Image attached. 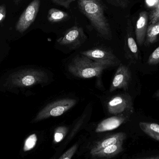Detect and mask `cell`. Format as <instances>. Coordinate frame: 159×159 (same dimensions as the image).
I'll return each mask as SVG.
<instances>
[{
  "label": "cell",
  "instance_id": "27",
  "mask_svg": "<svg viewBox=\"0 0 159 159\" xmlns=\"http://www.w3.org/2000/svg\"><path fill=\"white\" fill-rule=\"evenodd\" d=\"M154 97H155L156 98H157V99H159V90L157 91V92L155 93V94H154Z\"/></svg>",
  "mask_w": 159,
  "mask_h": 159
},
{
  "label": "cell",
  "instance_id": "17",
  "mask_svg": "<svg viewBox=\"0 0 159 159\" xmlns=\"http://www.w3.org/2000/svg\"><path fill=\"white\" fill-rule=\"evenodd\" d=\"M70 15L67 12L56 8H51L48 10V20L51 23L62 22L68 19Z\"/></svg>",
  "mask_w": 159,
  "mask_h": 159
},
{
  "label": "cell",
  "instance_id": "1",
  "mask_svg": "<svg viewBox=\"0 0 159 159\" xmlns=\"http://www.w3.org/2000/svg\"><path fill=\"white\" fill-rule=\"evenodd\" d=\"M80 11L89 20L97 33L107 40L112 39L110 24L104 15L105 7L101 0H78Z\"/></svg>",
  "mask_w": 159,
  "mask_h": 159
},
{
  "label": "cell",
  "instance_id": "11",
  "mask_svg": "<svg viewBox=\"0 0 159 159\" xmlns=\"http://www.w3.org/2000/svg\"><path fill=\"white\" fill-rule=\"evenodd\" d=\"M149 25V14L143 11L139 13L134 28V34L137 44L140 46L144 45L148 27Z\"/></svg>",
  "mask_w": 159,
  "mask_h": 159
},
{
  "label": "cell",
  "instance_id": "19",
  "mask_svg": "<svg viewBox=\"0 0 159 159\" xmlns=\"http://www.w3.org/2000/svg\"><path fill=\"white\" fill-rule=\"evenodd\" d=\"M37 137L35 134H33L29 136L25 140L23 150L24 151H30L35 147L37 143Z\"/></svg>",
  "mask_w": 159,
  "mask_h": 159
},
{
  "label": "cell",
  "instance_id": "13",
  "mask_svg": "<svg viewBox=\"0 0 159 159\" xmlns=\"http://www.w3.org/2000/svg\"><path fill=\"white\" fill-rule=\"evenodd\" d=\"M126 138V134L124 133H118L105 137L102 140L95 143L91 150V155L111 145L123 143Z\"/></svg>",
  "mask_w": 159,
  "mask_h": 159
},
{
  "label": "cell",
  "instance_id": "20",
  "mask_svg": "<svg viewBox=\"0 0 159 159\" xmlns=\"http://www.w3.org/2000/svg\"><path fill=\"white\" fill-rule=\"evenodd\" d=\"M159 21V2L149 14V24Z\"/></svg>",
  "mask_w": 159,
  "mask_h": 159
},
{
  "label": "cell",
  "instance_id": "7",
  "mask_svg": "<svg viewBox=\"0 0 159 159\" xmlns=\"http://www.w3.org/2000/svg\"><path fill=\"white\" fill-rule=\"evenodd\" d=\"M108 113L114 115L134 113L132 99L128 93L118 94L112 97L107 104Z\"/></svg>",
  "mask_w": 159,
  "mask_h": 159
},
{
  "label": "cell",
  "instance_id": "12",
  "mask_svg": "<svg viewBox=\"0 0 159 159\" xmlns=\"http://www.w3.org/2000/svg\"><path fill=\"white\" fill-rule=\"evenodd\" d=\"M130 114L116 115L108 118L100 122L95 129L96 132L101 133L113 130L127 122L129 118Z\"/></svg>",
  "mask_w": 159,
  "mask_h": 159
},
{
  "label": "cell",
  "instance_id": "6",
  "mask_svg": "<svg viewBox=\"0 0 159 159\" xmlns=\"http://www.w3.org/2000/svg\"><path fill=\"white\" fill-rule=\"evenodd\" d=\"M87 36L80 26H74L67 30L57 42L63 46L75 50L80 47L86 41Z\"/></svg>",
  "mask_w": 159,
  "mask_h": 159
},
{
  "label": "cell",
  "instance_id": "25",
  "mask_svg": "<svg viewBox=\"0 0 159 159\" xmlns=\"http://www.w3.org/2000/svg\"><path fill=\"white\" fill-rule=\"evenodd\" d=\"M6 8L4 4L0 6V23L4 20L6 16Z\"/></svg>",
  "mask_w": 159,
  "mask_h": 159
},
{
  "label": "cell",
  "instance_id": "16",
  "mask_svg": "<svg viewBox=\"0 0 159 159\" xmlns=\"http://www.w3.org/2000/svg\"><path fill=\"white\" fill-rule=\"evenodd\" d=\"M141 129L147 135L159 142V125L157 123L141 122L139 123Z\"/></svg>",
  "mask_w": 159,
  "mask_h": 159
},
{
  "label": "cell",
  "instance_id": "18",
  "mask_svg": "<svg viewBox=\"0 0 159 159\" xmlns=\"http://www.w3.org/2000/svg\"><path fill=\"white\" fill-rule=\"evenodd\" d=\"M68 132V129L66 127L62 126L57 128L54 133V142L57 143L62 141L66 136Z\"/></svg>",
  "mask_w": 159,
  "mask_h": 159
},
{
  "label": "cell",
  "instance_id": "23",
  "mask_svg": "<svg viewBox=\"0 0 159 159\" xmlns=\"http://www.w3.org/2000/svg\"><path fill=\"white\" fill-rule=\"evenodd\" d=\"M78 148V145L75 144L69 150H67L65 153H64L60 157V159H71L74 155L76 153V150Z\"/></svg>",
  "mask_w": 159,
  "mask_h": 159
},
{
  "label": "cell",
  "instance_id": "28",
  "mask_svg": "<svg viewBox=\"0 0 159 159\" xmlns=\"http://www.w3.org/2000/svg\"><path fill=\"white\" fill-rule=\"evenodd\" d=\"M22 0H14V2L16 5H18L20 2Z\"/></svg>",
  "mask_w": 159,
  "mask_h": 159
},
{
  "label": "cell",
  "instance_id": "15",
  "mask_svg": "<svg viewBox=\"0 0 159 159\" xmlns=\"http://www.w3.org/2000/svg\"><path fill=\"white\" fill-rule=\"evenodd\" d=\"M159 35V21L148 25L144 45L148 46L157 42Z\"/></svg>",
  "mask_w": 159,
  "mask_h": 159
},
{
  "label": "cell",
  "instance_id": "10",
  "mask_svg": "<svg viewBox=\"0 0 159 159\" xmlns=\"http://www.w3.org/2000/svg\"><path fill=\"white\" fill-rule=\"evenodd\" d=\"M131 78V72L129 67L120 63L114 76L109 91L112 92L118 89L127 91Z\"/></svg>",
  "mask_w": 159,
  "mask_h": 159
},
{
  "label": "cell",
  "instance_id": "9",
  "mask_svg": "<svg viewBox=\"0 0 159 159\" xmlns=\"http://www.w3.org/2000/svg\"><path fill=\"white\" fill-rule=\"evenodd\" d=\"M40 6V0H33L29 4L17 22L16 31L23 33L30 28L37 17Z\"/></svg>",
  "mask_w": 159,
  "mask_h": 159
},
{
  "label": "cell",
  "instance_id": "2",
  "mask_svg": "<svg viewBox=\"0 0 159 159\" xmlns=\"http://www.w3.org/2000/svg\"><path fill=\"white\" fill-rule=\"evenodd\" d=\"M108 68L81 54L75 56L68 65V70L72 74L82 78L99 77Z\"/></svg>",
  "mask_w": 159,
  "mask_h": 159
},
{
  "label": "cell",
  "instance_id": "5",
  "mask_svg": "<svg viewBox=\"0 0 159 159\" xmlns=\"http://www.w3.org/2000/svg\"><path fill=\"white\" fill-rule=\"evenodd\" d=\"M80 54L98 63L107 65L109 67L117 66L121 63L119 59L115 55L113 51L106 48H94L81 51Z\"/></svg>",
  "mask_w": 159,
  "mask_h": 159
},
{
  "label": "cell",
  "instance_id": "22",
  "mask_svg": "<svg viewBox=\"0 0 159 159\" xmlns=\"http://www.w3.org/2000/svg\"><path fill=\"white\" fill-rule=\"evenodd\" d=\"M108 3L116 7L126 8L129 6V0H106Z\"/></svg>",
  "mask_w": 159,
  "mask_h": 159
},
{
  "label": "cell",
  "instance_id": "24",
  "mask_svg": "<svg viewBox=\"0 0 159 159\" xmlns=\"http://www.w3.org/2000/svg\"><path fill=\"white\" fill-rule=\"evenodd\" d=\"M52 2L54 3L57 5L62 6L65 8L68 9L70 8L71 4L75 1L78 0H51Z\"/></svg>",
  "mask_w": 159,
  "mask_h": 159
},
{
  "label": "cell",
  "instance_id": "4",
  "mask_svg": "<svg viewBox=\"0 0 159 159\" xmlns=\"http://www.w3.org/2000/svg\"><path fill=\"white\" fill-rule=\"evenodd\" d=\"M76 101L72 99H63L50 103L43 108L34 119L38 122L50 117L59 116L73 107Z\"/></svg>",
  "mask_w": 159,
  "mask_h": 159
},
{
  "label": "cell",
  "instance_id": "21",
  "mask_svg": "<svg viewBox=\"0 0 159 159\" xmlns=\"http://www.w3.org/2000/svg\"><path fill=\"white\" fill-rule=\"evenodd\" d=\"M159 63V46L149 56L148 63L150 65H157Z\"/></svg>",
  "mask_w": 159,
  "mask_h": 159
},
{
  "label": "cell",
  "instance_id": "3",
  "mask_svg": "<svg viewBox=\"0 0 159 159\" xmlns=\"http://www.w3.org/2000/svg\"><path fill=\"white\" fill-rule=\"evenodd\" d=\"M48 80V76L43 71L37 69H27L11 74L7 79L10 87H29L42 84Z\"/></svg>",
  "mask_w": 159,
  "mask_h": 159
},
{
  "label": "cell",
  "instance_id": "26",
  "mask_svg": "<svg viewBox=\"0 0 159 159\" xmlns=\"http://www.w3.org/2000/svg\"><path fill=\"white\" fill-rule=\"evenodd\" d=\"M143 159H159V155L154 157H147L143 158Z\"/></svg>",
  "mask_w": 159,
  "mask_h": 159
},
{
  "label": "cell",
  "instance_id": "14",
  "mask_svg": "<svg viewBox=\"0 0 159 159\" xmlns=\"http://www.w3.org/2000/svg\"><path fill=\"white\" fill-rule=\"evenodd\" d=\"M123 143H120L108 146L95 153L92 154L93 158H110L123 151Z\"/></svg>",
  "mask_w": 159,
  "mask_h": 159
},
{
  "label": "cell",
  "instance_id": "8",
  "mask_svg": "<svg viewBox=\"0 0 159 159\" xmlns=\"http://www.w3.org/2000/svg\"><path fill=\"white\" fill-rule=\"evenodd\" d=\"M125 57L133 63H136L140 58V51L135 39L134 30L131 20L127 19L124 43Z\"/></svg>",
  "mask_w": 159,
  "mask_h": 159
}]
</instances>
